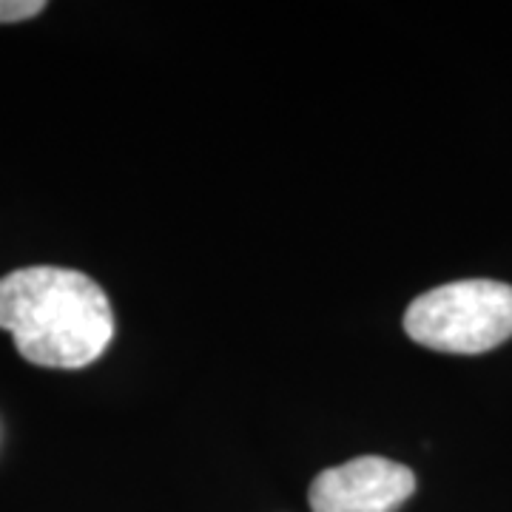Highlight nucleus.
Here are the masks:
<instances>
[{
  "label": "nucleus",
  "mask_w": 512,
  "mask_h": 512,
  "mask_svg": "<svg viewBox=\"0 0 512 512\" xmlns=\"http://www.w3.org/2000/svg\"><path fill=\"white\" fill-rule=\"evenodd\" d=\"M46 12L43 0H0V23H20Z\"/></svg>",
  "instance_id": "4"
},
{
  "label": "nucleus",
  "mask_w": 512,
  "mask_h": 512,
  "mask_svg": "<svg viewBox=\"0 0 512 512\" xmlns=\"http://www.w3.org/2000/svg\"><path fill=\"white\" fill-rule=\"evenodd\" d=\"M404 330L421 348L476 356L512 336V285L461 279L421 293L404 311Z\"/></svg>",
  "instance_id": "2"
},
{
  "label": "nucleus",
  "mask_w": 512,
  "mask_h": 512,
  "mask_svg": "<svg viewBox=\"0 0 512 512\" xmlns=\"http://www.w3.org/2000/svg\"><path fill=\"white\" fill-rule=\"evenodd\" d=\"M0 330L37 367L80 370L114 339V311L92 276L57 265L20 268L0 279Z\"/></svg>",
  "instance_id": "1"
},
{
  "label": "nucleus",
  "mask_w": 512,
  "mask_h": 512,
  "mask_svg": "<svg viewBox=\"0 0 512 512\" xmlns=\"http://www.w3.org/2000/svg\"><path fill=\"white\" fill-rule=\"evenodd\" d=\"M416 493L410 467L382 456H359L313 478V512H396Z\"/></svg>",
  "instance_id": "3"
}]
</instances>
